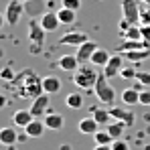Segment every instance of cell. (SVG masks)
I'll list each match as a JSON object with an SVG mask.
<instances>
[{
  "mask_svg": "<svg viewBox=\"0 0 150 150\" xmlns=\"http://www.w3.org/2000/svg\"><path fill=\"white\" fill-rule=\"evenodd\" d=\"M93 150H112V144H96Z\"/></svg>",
  "mask_w": 150,
  "mask_h": 150,
  "instance_id": "cell-39",
  "label": "cell"
},
{
  "mask_svg": "<svg viewBox=\"0 0 150 150\" xmlns=\"http://www.w3.org/2000/svg\"><path fill=\"white\" fill-rule=\"evenodd\" d=\"M96 98L101 101V103H114V100H116V91H114V87L110 85V81H108V77L103 73L98 75V81H96Z\"/></svg>",
  "mask_w": 150,
  "mask_h": 150,
  "instance_id": "cell-3",
  "label": "cell"
},
{
  "mask_svg": "<svg viewBox=\"0 0 150 150\" xmlns=\"http://www.w3.org/2000/svg\"><path fill=\"white\" fill-rule=\"evenodd\" d=\"M25 12V6H23V0H10L6 4V10H4V16H6V23L10 26L18 25L21 16Z\"/></svg>",
  "mask_w": 150,
  "mask_h": 150,
  "instance_id": "cell-6",
  "label": "cell"
},
{
  "mask_svg": "<svg viewBox=\"0 0 150 150\" xmlns=\"http://www.w3.org/2000/svg\"><path fill=\"white\" fill-rule=\"evenodd\" d=\"M45 39H47V30L43 28L41 21H28V53L30 55H41V51L45 47Z\"/></svg>",
  "mask_w": 150,
  "mask_h": 150,
  "instance_id": "cell-1",
  "label": "cell"
},
{
  "mask_svg": "<svg viewBox=\"0 0 150 150\" xmlns=\"http://www.w3.org/2000/svg\"><path fill=\"white\" fill-rule=\"evenodd\" d=\"M132 23H130V21H126V18H122V21H120V25H118V30H120V35H124L126 30H130V28H132Z\"/></svg>",
  "mask_w": 150,
  "mask_h": 150,
  "instance_id": "cell-36",
  "label": "cell"
},
{
  "mask_svg": "<svg viewBox=\"0 0 150 150\" xmlns=\"http://www.w3.org/2000/svg\"><path fill=\"white\" fill-rule=\"evenodd\" d=\"M138 2H142L144 6H148V8H150V0H138Z\"/></svg>",
  "mask_w": 150,
  "mask_h": 150,
  "instance_id": "cell-43",
  "label": "cell"
},
{
  "mask_svg": "<svg viewBox=\"0 0 150 150\" xmlns=\"http://www.w3.org/2000/svg\"><path fill=\"white\" fill-rule=\"evenodd\" d=\"M28 2H30V0H28Z\"/></svg>",
  "mask_w": 150,
  "mask_h": 150,
  "instance_id": "cell-46",
  "label": "cell"
},
{
  "mask_svg": "<svg viewBox=\"0 0 150 150\" xmlns=\"http://www.w3.org/2000/svg\"><path fill=\"white\" fill-rule=\"evenodd\" d=\"M77 128H79V132H81V134H96V132L100 130V124L89 116V118H83V120L79 122Z\"/></svg>",
  "mask_w": 150,
  "mask_h": 150,
  "instance_id": "cell-22",
  "label": "cell"
},
{
  "mask_svg": "<svg viewBox=\"0 0 150 150\" xmlns=\"http://www.w3.org/2000/svg\"><path fill=\"white\" fill-rule=\"evenodd\" d=\"M140 25H150V8L140 10Z\"/></svg>",
  "mask_w": 150,
  "mask_h": 150,
  "instance_id": "cell-37",
  "label": "cell"
},
{
  "mask_svg": "<svg viewBox=\"0 0 150 150\" xmlns=\"http://www.w3.org/2000/svg\"><path fill=\"white\" fill-rule=\"evenodd\" d=\"M2 55H4V51H2V49H0V57H2Z\"/></svg>",
  "mask_w": 150,
  "mask_h": 150,
  "instance_id": "cell-45",
  "label": "cell"
},
{
  "mask_svg": "<svg viewBox=\"0 0 150 150\" xmlns=\"http://www.w3.org/2000/svg\"><path fill=\"white\" fill-rule=\"evenodd\" d=\"M49 93H41L39 98H35L33 103H30V114L35 116V118H41V116H45V112H47V108H49Z\"/></svg>",
  "mask_w": 150,
  "mask_h": 150,
  "instance_id": "cell-10",
  "label": "cell"
},
{
  "mask_svg": "<svg viewBox=\"0 0 150 150\" xmlns=\"http://www.w3.org/2000/svg\"><path fill=\"white\" fill-rule=\"evenodd\" d=\"M122 67H124V57H122V53L112 55V57H110V61H108V65L103 67V75H105L108 79H112V77L120 75Z\"/></svg>",
  "mask_w": 150,
  "mask_h": 150,
  "instance_id": "cell-7",
  "label": "cell"
},
{
  "mask_svg": "<svg viewBox=\"0 0 150 150\" xmlns=\"http://www.w3.org/2000/svg\"><path fill=\"white\" fill-rule=\"evenodd\" d=\"M57 16H59V23H61V25H73L75 18H77V12L71 10V8L61 6V8L57 10Z\"/></svg>",
  "mask_w": 150,
  "mask_h": 150,
  "instance_id": "cell-23",
  "label": "cell"
},
{
  "mask_svg": "<svg viewBox=\"0 0 150 150\" xmlns=\"http://www.w3.org/2000/svg\"><path fill=\"white\" fill-rule=\"evenodd\" d=\"M6 150H18L16 146H6Z\"/></svg>",
  "mask_w": 150,
  "mask_h": 150,
  "instance_id": "cell-44",
  "label": "cell"
},
{
  "mask_svg": "<svg viewBox=\"0 0 150 150\" xmlns=\"http://www.w3.org/2000/svg\"><path fill=\"white\" fill-rule=\"evenodd\" d=\"M61 6H65V8H71V10H79L81 8V0H61Z\"/></svg>",
  "mask_w": 150,
  "mask_h": 150,
  "instance_id": "cell-31",
  "label": "cell"
},
{
  "mask_svg": "<svg viewBox=\"0 0 150 150\" xmlns=\"http://www.w3.org/2000/svg\"><path fill=\"white\" fill-rule=\"evenodd\" d=\"M33 120H35V116L30 114V110H16V112L12 114V124L16 126V128H23V130H25Z\"/></svg>",
  "mask_w": 150,
  "mask_h": 150,
  "instance_id": "cell-14",
  "label": "cell"
},
{
  "mask_svg": "<svg viewBox=\"0 0 150 150\" xmlns=\"http://www.w3.org/2000/svg\"><path fill=\"white\" fill-rule=\"evenodd\" d=\"M4 23H6V16H4V14H2V12H0V28H2V26H4Z\"/></svg>",
  "mask_w": 150,
  "mask_h": 150,
  "instance_id": "cell-41",
  "label": "cell"
},
{
  "mask_svg": "<svg viewBox=\"0 0 150 150\" xmlns=\"http://www.w3.org/2000/svg\"><path fill=\"white\" fill-rule=\"evenodd\" d=\"M150 57V49H142V51H130V53H126V59L130 61V63H134V65H140L142 61H146Z\"/></svg>",
  "mask_w": 150,
  "mask_h": 150,
  "instance_id": "cell-24",
  "label": "cell"
},
{
  "mask_svg": "<svg viewBox=\"0 0 150 150\" xmlns=\"http://www.w3.org/2000/svg\"><path fill=\"white\" fill-rule=\"evenodd\" d=\"M96 49H98V45L93 43V41H85L83 45H79L77 47V59H79V63H89L91 61V55L96 53Z\"/></svg>",
  "mask_w": 150,
  "mask_h": 150,
  "instance_id": "cell-11",
  "label": "cell"
},
{
  "mask_svg": "<svg viewBox=\"0 0 150 150\" xmlns=\"http://www.w3.org/2000/svg\"><path fill=\"white\" fill-rule=\"evenodd\" d=\"M65 103H67V108H71V110H79V108H83V96H81V93H69V96L65 98Z\"/></svg>",
  "mask_w": 150,
  "mask_h": 150,
  "instance_id": "cell-27",
  "label": "cell"
},
{
  "mask_svg": "<svg viewBox=\"0 0 150 150\" xmlns=\"http://www.w3.org/2000/svg\"><path fill=\"white\" fill-rule=\"evenodd\" d=\"M79 65H81V63H79L77 55H61V57L57 59V67L63 69V71H71V73H73Z\"/></svg>",
  "mask_w": 150,
  "mask_h": 150,
  "instance_id": "cell-13",
  "label": "cell"
},
{
  "mask_svg": "<svg viewBox=\"0 0 150 150\" xmlns=\"http://www.w3.org/2000/svg\"><path fill=\"white\" fill-rule=\"evenodd\" d=\"M126 128H128V126H126L124 122H118V120H114V122H110V124H108V128H105V130L110 132V136H112L114 140H120Z\"/></svg>",
  "mask_w": 150,
  "mask_h": 150,
  "instance_id": "cell-25",
  "label": "cell"
},
{
  "mask_svg": "<svg viewBox=\"0 0 150 150\" xmlns=\"http://www.w3.org/2000/svg\"><path fill=\"white\" fill-rule=\"evenodd\" d=\"M142 49H150L148 45L140 39V41H130V39H124L122 43H120V47L118 51L120 53H130V51H142Z\"/></svg>",
  "mask_w": 150,
  "mask_h": 150,
  "instance_id": "cell-19",
  "label": "cell"
},
{
  "mask_svg": "<svg viewBox=\"0 0 150 150\" xmlns=\"http://www.w3.org/2000/svg\"><path fill=\"white\" fill-rule=\"evenodd\" d=\"M85 41H89V39H87V33H83V30H71V33H65V35L59 39V45L79 47V45H83Z\"/></svg>",
  "mask_w": 150,
  "mask_h": 150,
  "instance_id": "cell-8",
  "label": "cell"
},
{
  "mask_svg": "<svg viewBox=\"0 0 150 150\" xmlns=\"http://www.w3.org/2000/svg\"><path fill=\"white\" fill-rule=\"evenodd\" d=\"M120 100L124 101V105H136V103H140V91L136 87H128V89L122 91Z\"/></svg>",
  "mask_w": 150,
  "mask_h": 150,
  "instance_id": "cell-20",
  "label": "cell"
},
{
  "mask_svg": "<svg viewBox=\"0 0 150 150\" xmlns=\"http://www.w3.org/2000/svg\"><path fill=\"white\" fill-rule=\"evenodd\" d=\"M41 25H43V28L47 30V33H53V30H57L59 28V16H57V12H45V14H41Z\"/></svg>",
  "mask_w": 150,
  "mask_h": 150,
  "instance_id": "cell-16",
  "label": "cell"
},
{
  "mask_svg": "<svg viewBox=\"0 0 150 150\" xmlns=\"http://www.w3.org/2000/svg\"><path fill=\"white\" fill-rule=\"evenodd\" d=\"M122 39H130V41H140L142 35H140V25H134L130 30H126L124 35H120Z\"/></svg>",
  "mask_w": 150,
  "mask_h": 150,
  "instance_id": "cell-30",
  "label": "cell"
},
{
  "mask_svg": "<svg viewBox=\"0 0 150 150\" xmlns=\"http://www.w3.org/2000/svg\"><path fill=\"white\" fill-rule=\"evenodd\" d=\"M4 105H6V98H4V96H2V93H0V110H2V108H4Z\"/></svg>",
  "mask_w": 150,
  "mask_h": 150,
  "instance_id": "cell-40",
  "label": "cell"
},
{
  "mask_svg": "<svg viewBox=\"0 0 150 150\" xmlns=\"http://www.w3.org/2000/svg\"><path fill=\"white\" fill-rule=\"evenodd\" d=\"M16 142H18V132L12 126L0 128V144H4V146H16Z\"/></svg>",
  "mask_w": 150,
  "mask_h": 150,
  "instance_id": "cell-12",
  "label": "cell"
},
{
  "mask_svg": "<svg viewBox=\"0 0 150 150\" xmlns=\"http://www.w3.org/2000/svg\"><path fill=\"white\" fill-rule=\"evenodd\" d=\"M45 126H47L49 130H63L65 118H63L61 114H57V112H49V114L45 116Z\"/></svg>",
  "mask_w": 150,
  "mask_h": 150,
  "instance_id": "cell-18",
  "label": "cell"
},
{
  "mask_svg": "<svg viewBox=\"0 0 150 150\" xmlns=\"http://www.w3.org/2000/svg\"><path fill=\"white\" fill-rule=\"evenodd\" d=\"M63 89V83H61V79L59 77H55V75H47V77H43V91L45 93H59Z\"/></svg>",
  "mask_w": 150,
  "mask_h": 150,
  "instance_id": "cell-15",
  "label": "cell"
},
{
  "mask_svg": "<svg viewBox=\"0 0 150 150\" xmlns=\"http://www.w3.org/2000/svg\"><path fill=\"white\" fill-rule=\"evenodd\" d=\"M110 114H112V120L124 122L128 128L134 126V122H136V114L130 112V110H124V108H116V105H112V108H110Z\"/></svg>",
  "mask_w": 150,
  "mask_h": 150,
  "instance_id": "cell-9",
  "label": "cell"
},
{
  "mask_svg": "<svg viewBox=\"0 0 150 150\" xmlns=\"http://www.w3.org/2000/svg\"><path fill=\"white\" fill-rule=\"evenodd\" d=\"M136 81H140V83H144V85H150V73L148 71H138Z\"/></svg>",
  "mask_w": 150,
  "mask_h": 150,
  "instance_id": "cell-34",
  "label": "cell"
},
{
  "mask_svg": "<svg viewBox=\"0 0 150 150\" xmlns=\"http://www.w3.org/2000/svg\"><path fill=\"white\" fill-rule=\"evenodd\" d=\"M0 77L6 79V81H12V79H14V71H12L10 67H4V69L0 71Z\"/></svg>",
  "mask_w": 150,
  "mask_h": 150,
  "instance_id": "cell-35",
  "label": "cell"
},
{
  "mask_svg": "<svg viewBox=\"0 0 150 150\" xmlns=\"http://www.w3.org/2000/svg\"><path fill=\"white\" fill-rule=\"evenodd\" d=\"M45 128H47L45 122H41L39 118H35V120L25 128V134L28 136V138H41V136L45 134Z\"/></svg>",
  "mask_w": 150,
  "mask_h": 150,
  "instance_id": "cell-17",
  "label": "cell"
},
{
  "mask_svg": "<svg viewBox=\"0 0 150 150\" xmlns=\"http://www.w3.org/2000/svg\"><path fill=\"white\" fill-rule=\"evenodd\" d=\"M140 2L138 0H122V18L132 25H140Z\"/></svg>",
  "mask_w": 150,
  "mask_h": 150,
  "instance_id": "cell-5",
  "label": "cell"
},
{
  "mask_svg": "<svg viewBox=\"0 0 150 150\" xmlns=\"http://www.w3.org/2000/svg\"><path fill=\"white\" fill-rule=\"evenodd\" d=\"M112 150H130V144L120 138V140H114L112 142Z\"/></svg>",
  "mask_w": 150,
  "mask_h": 150,
  "instance_id": "cell-33",
  "label": "cell"
},
{
  "mask_svg": "<svg viewBox=\"0 0 150 150\" xmlns=\"http://www.w3.org/2000/svg\"><path fill=\"white\" fill-rule=\"evenodd\" d=\"M59 150H71V146H69V144H61V146H59Z\"/></svg>",
  "mask_w": 150,
  "mask_h": 150,
  "instance_id": "cell-42",
  "label": "cell"
},
{
  "mask_svg": "<svg viewBox=\"0 0 150 150\" xmlns=\"http://www.w3.org/2000/svg\"><path fill=\"white\" fill-rule=\"evenodd\" d=\"M93 140H96V144H112V142H114V138L110 136L108 130H98V132L93 134Z\"/></svg>",
  "mask_w": 150,
  "mask_h": 150,
  "instance_id": "cell-28",
  "label": "cell"
},
{
  "mask_svg": "<svg viewBox=\"0 0 150 150\" xmlns=\"http://www.w3.org/2000/svg\"><path fill=\"white\" fill-rule=\"evenodd\" d=\"M110 57H112V55H110L105 49H100V47H98L96 53L91 55V61H89V63H91V65H96V67H105V65H108V61H110Z\"/></svg>",
  "mask_w": 150,
  "mask_h": 150,
  "instance_id": "cell-21",
  "label": "cell"
},
{
  "mask_svg": "<svg viewBox=\"0 0 150 150\" xmlns=\"http://www.w3.org/2000/svg\"><path fill=\"white\" fill-rule=\"evenodd\" d=\"M98 75L100 73L96 71V65L81 63L73 71V83L79 89H93L96 87V81H98Z\"/></svg>",
  "mask_w": 150,
  "mask_h": 150,
  "instance_id": "cell-2",
  "label": "cell"
},
{
  "mask_svg": "<svg viewBox=\"0 0 150 150\" xmlns=\"http://www.w3.org/2000/svg\"><path fill=\"white\" fill-rule=\"evenodd\" d=\"M21 93H23L25 98H28V96H30V98H39L41 93H45V91H43V77H37L33 71H26Z\"/></svg>",
  "mask_w": 150,
  "mask_h": 150,
  "instance_id": "cell-4",
  "label": "cell"
},
{
  "mask_svg": "<svg viewBox=\"0 0 150 150\" xmlns=\"http://www.w3.org/2000/svg\"><path fill=\"white\" fill-rule=\"evenodd\" d=\"M140 103L142 105H150V91H142L140 93Z\"/></svg>",
  "mask_w": 150,
  "mask_h": 150,
  "instance_id": "cell-38",
  "label": "cell"
},
{
  "mask_svg": "<svg viewBox=\"0 0 150 150\" xmlns=\"http://www.w3.org/2000/svg\"><path fill=\"white\" fill-rule=\"evenodd\" d=\"M91 118L98 122L100 126H108L110 124V120H112V114H110V110H101V108H96V110H91Z\"/></svg>",
  "mask_w": 150,
  "mask_h": 150,
  "instance_id": "cell-26",
  "label": "cell"
},
{
  "mask_svg": "<svg viewBox=\"0 0 150 150\" xmlns=\"http://www.w3.org/2000/svg\"><path fill=\"white\" fill-rule=\"evenodd\" d=\"M136 75H138V71H136V65H134V63L124 65L122 71H120V77H122V79H136Z\"/></svg>",
  "mask_w": 150,
  "mask_h": 150,
  "instance_id": "cell-29",
  "label": "cell"
},
{
  "mask_svg": "<svg viewBox=\"0 0 150 150\" xmlns=\"http://www.w3.org/2000/svg\"><path fill=\"white\" fill-rule=\"evenodd\" d=\"M140 35H142V41L150 47V25H140Z\"/></svg>",
  "mask_w": 150,
  "mask_h": 150,
  "instance_id": "cell-32",
  "label": "cell"
}]
</instances>
